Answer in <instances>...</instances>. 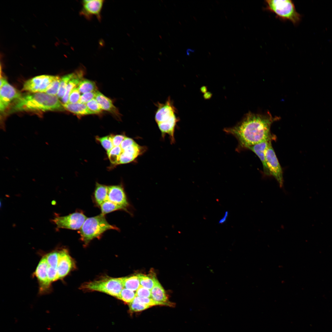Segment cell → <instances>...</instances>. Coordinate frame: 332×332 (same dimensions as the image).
<instances>
[{
    "instance_id": "cell-1",
    "label": "cell",
    "mask_w": 332,
    "mask_h": 332,
    "mask_svg": "<svg viewBox=\"0 0 332 332\" xmlns=\"http://www.w3.org/2000/svg\"><path fill=\"white\" fill-rule=\"evenodd\" d=\"M269 113L265 115L248 113L235 126L224 129L227 133L233 135L239 142L238 149H247L251 145L266 141L276 140L272 134V124L279 120Z\"/></svg>"
},
{
    "instance_id": "cell-2",
    "label": "cell",
    "mask_w": 332,
    "mask_h": 332,
    "mask_svg": "<svg viewBox=\"0 0 332 332\" xmlns=\"http://www.w3.org/2000/svg\"><path fill=\"white\" fill-rule=\"evenodd\" d=\"M65 110L57 96L45 93H30L22 95L13 102L9 113L21 112Z\"/></svg>"
},
{
    "instance_id": "cell-3",
    "label": "cell",
    "mask_w": 332,
    "mask_h": 332,
    "mask_svg": "<svg viewBox=\"0 0 332 332\" xmlns=\"http://www.w3.org/2000/svg\"><path fill=\"white\" fill-rule=\"evenodd\" d=\"M157 109L155 120L162 135L166 134L170 137L172 143L175 142V129L178 119L176 115V110L170 97L164 103L156 104Z\"/></svg>"
},
{
    "instance_id": "cell-4",
    "label": "cell",
    "mask_w": 332,
    "mask_h": 332,
    "mask_svg": "<svg viewBox=\"0 0 332 332\" xmlns=\"http://www.w3.org/2000/svg\"><path fill=\"white\" fill-rule=\"evenodd\" d=\"M110 229L118 230V228L111 225L106 220L105 215L101 214L87 218L80 229L81 239L87 246L93 239L99 238L106 231Z\"/></svg>"
},
{
    "instance_id": "cell-5",
    "label": "cell",
    "mask_w": 332,
    "mask_h": 332,
    "mask_svg": "<svg viewBox=\"0 0 332 332\" xmlns=\"http://www.w3.org/2000/svg\"><path fill=\"white\" fill-rule=\"evenodd\" d=\"M264 10L273 13L283 21H289L297 25L300 22L302 16L296 11L294 3L291 0L265 1Z\"/></svg>"
},
{
    "instance_id": "cell-6",
    "label": "cell",
    "mask_w": 332,
    "mask_h": 332,
    "mask_svg": "<svg viewBox=\"0 0 332 332\" xmlns=\"http://www.w3.org/2000/svg\"><path fill=\"white\" fill-rule=\"evenodd\" d=\"M81 288L85 290L99 291L117 298L124 288L122 278L108 276L85 283Z\"/></svg>"
},
{
    "instance_id": "cell-7",
    "label": "cell",
    "mask_w": 332,
    "mask_h": 332,
    "mask_svg": "<svg viewBox=\"0 0 332 332\" xmlns=\"http://www.w3.org/2000/svg\"><path fill=\"white\" fill-rule=\"evenodd\" d=\"M38 254L41 258L35 271L32 275L36 278L38 285V294L39 295L49 294L53 290L52 283L50 282L47 274V263L45 256L41 251Z\"/></svg>"
},
{
    "instance_id": "cell-8",
    "label": "cell",
    "mask_w": 332,
    "mask_h": 332,
    "mask_svg": "<svg viewBox=\"0 0 332 332\" xmlns=\"http://www.w3.org/2000/svg\"><path fill=\"white\" fill-rule=\"evenodd\" d=\"M59 77L58 76L48 75L34 77L24 82L22 90L30 93H45L53 82Z\"/></svg>"
},
{
    "instance_id": "cell-9",
    "label": "cell",
    "mask_w": 332,
    "mask_h": 332,
    "mask_svg": "<svg viewBox=\"0 0 332 332\" xmlns=\"http://www.w3.org/2000/svg\"><path fill=\"white\" fill-rule=\"evenodd\" d=\"M271 142H269L265 151L266 163L271 176L275 179L280 187L282 188L283 184V171L272 146Z\"/></svg>"
},
{
    "instance_id": "cell-10",
    "label": "cell",
    "mask_w": 332,
    "mask_h": 332,
    "mask_svg": "<svg viewBox=\"0 0 332 332\" xmlns=\"http://www.w3.org/2000/svg\"><path fill=\"white\" fill-rule=\"evenodd\" d=\"M87 217L81 212H76L65 216H56L52 220L58 228L80 229Z\"/></svg>"
},
{
    "instance_id": "cell-11",
    "label": "cell",
    "mask_w": 332,
    "mask_h": 332,
    "mask_svg": "<svg viewBox=\"0 0 332 332\" xmlns=\"http://www.w3.org/2000/svg\"><path fill=\"white\" fill-rule=\"evenodd\" d=\"M22 94L10 84L4 78L0 79V111L3 113L10 104L19 98Z\"/></svg>"
},
{
    "instance_id": "cell-12",
    "label": "cell",
    "mask_w": 332,
    "mask_h": 332,
    "mask_svg": "<svg viewBox=\"0 0 332 332\" xmlns=\"http://www.w3.org/2000/svg\"><path fill=\"white\" fill-rule=\"evenodd\" d=\"M73 259L66 248L59 247L57 269L58 280H63L74 268Z\"/></svg>"
},
{
    "instance_id": "cell-13",
    "label": "cell",
    "mask_w": 332,
    "mask_h": 332,
    "mask_svg": "<svg viewBox=\"0 0 332 332\" xmlns=\"http://www.w3.org/2000/svg\"><path fill=\"white\" fill-rule=\"evenodd\" d=\"M104 3V1L102 0H83L81 2L82 6L80 14L88 20L95 16L100 21Z\"/></svg>"
},
{
    "instance_id": "cell-14",
    "label": "cell",
    "mask_w": 332,
    "mask_h": 332,
    "mask_svg": "<svg viewBox=\"0 0 332 332\" xmlns=\"http://www.w3.org/2000/svg\"><path fill=\"white\" fill-rule=\"evenodd\" d=\"M41 251L46 259L47 275L49 281L52 283L58 281L57 269L59 247H56L48 252Z\"/></svg>"
},
{
    "instance_id": "cell-15",
    "label": "cell",
    "mask_w": 332,
    "mask_h": 332,
    "mask_svg": "<svg viewBox=\"0 0 332 332\" xmlns=\"http://www.w3.org/2000/svg\"><path fill=\"white\" fill-rule=\"evenodd\" d=\"M108 200L122 207L126 211L130 206L124 189L120 185L108 186Z\"/></svg>"
},
{
    "instance_id": "cell-16",
    "label": "cell",
    "mask_w": 332,
    "mask_h": 332,
    "mask_svg": "<svg viewBox=\"0 0 332 332\" xmlns=\"http://www.w3.org/2000/svg\"><path fill=\"white\" fill-rule=\"evenodd\" d=\"M266 141L262 142L248 147L247 149L253 152L261 160L263 166L264 174L267 176H271L265 160V151L270 141Z\"/></svg>"
},
{
    "instance_id": "cell-17",
    "label": "cell",
    "mask_w": 332,
    "mask_h": 332,
    "mask_svg": "<svg viewBox=\"0 0 332 332\" xmlns=\"http://www.w3.org/2000/svg\"><path fill=\"white\" fill-rule=\"evenodd\" d=\"M95 99L102 110L110 112L117 118H120L121 115L118 109L113 105L110 99L98 90L97 92Z\"/></svg>"
},
{
    "instance_id": "cell-18",
    "label": "cell",
    "mask_w": 332,
    "mask_h": 332,
    "mask_svg": "<svg viewBox=\"0 0 332 332\" xmlns=\"http://www.w3.org/2000/svg\"><path fill=\"white\" fill-rule=\"evenodd\" d=\"M151 298L154 301L160 303L163 305L169 306L174 305L168 301L167 294L158 280L151 290Z\"/></svg>"
},
{
    "instance_id": "cell-19",
    "label": "cell",
    "mask_w": 332,
    "mask_h": 332,
    "mask_svg": "<svg viewBox=\"0 0 332 332\" xmlns=\"http://www.w3.org/2000/svg\"><path fill=\"white\" fill-rule=\"evenodd\" d=\"M83 75L84 71L82 69H79L75 72V75L68 83L65 94L61 99L63 104L68 103L69 98L71 92L77 86L83 78Z\"/></svg>"
},
{
    "instance_id": "cell-20",
    "label": "cell",
    "mask_w": 332,
    "mask_h": 332,
    "mask_svg": "<svg viewBox=\"0 0 332 332\" xmlns=\"http://www.w3.org/2000/svg\"><path fill=\"white\" fill-rule=\"evenodd\" d=\"M65 110L79 116L95 114L90 110L86 104L78 102L74 104H63Z\"/></svg>"
},
{
    "instance_id": "cell-21",
    "label": "cell",
    "mask_w": 332,
    "mask_h": 332,
    "mask_svg": "<svg viewBox=\"0 0 332 332\" xmlns=\"http://www.w3.org/2000/svg\"><path fill=\"white\" fill-rule=\"evenodd\" d=\"M108 186L96 183L94 192V198L96 204L100 205L108 200Z\"/></svg>"
},
{
    "instance_id": "cell-22",
    "label": "cell",
    "mask_w": 332,
    "mask_h": 332,
    "mask_svg": "<svg viewBox=\"0 0 332 332\" xmlns=\"http://www.w3.org/2000/svg\"><path fill=\"white\" fill-rule=\"evenodd\" d=\"M138 276L140 283L141 286L151 290L155 285L157 281L155 274L153 272L148 275L139 274Z\"/></svg>"
},
{
    "instance_id": "cell-23",
    "label": "cell",
    "mask_w": 332,
    "mask_h": 332,
    "mask_svg": "<svg viewBox=\"0 0 332 332\" xmlns=\"http://www.w3.org/2000/svg\"><path fill=\"white\" fill-rule=\"evenodd\" d=\"M77 87L81 93L82 94L97 91L95 83L91 80L83 78L80 81Z\"/></svg>"
},
{
    "instance_id": "cell-24",
    "label": "cell",
    "mask_w": 332,
    "mask_h": 332,
    "mask_svg": "<svg viewBox=\"0 0 332 332\" xmlns=\"http://www.w3.org/2000/svg\"><path fill=\"white\" fill-rule=\"evenodd\" d=\"M124 288L133 291L136 290L140 286V281L137 275L122 278Z\"/></svg>"
},
{
    "instance_id": "cell-25",
    "label": "cell",
    "mask_w": 332,
    "mask_h": 332,
    "mask_svg": "<svg viewBox=\"0 0 332 332\" xmlns=\"http://www.w3.org/2000/svg\"><path fill=\"white\" fill-rule=\"evenodd\" d=\"M75 74V72L65 75L61 77L59 90L57 95L59 99L61 100L63 97L68 83Z\"/></svg>"
},
{
    "instance_id": "cell-26",
    "label": "cell",
    "mask_w": 332,
    "mask_h": 332,
    "mask_svg": "<svg viewBox=\"0 0 332 332\" xmlns=\"http://www.w3.org/2000/svg\"><path fill=\"white\" fill-rule=\"evenodd\" d=\"M101 214L105 215L111 212L117 210H123L125 209L122 207L117 204L108 200L104 202L101 205Z\"/></svg>"
},
{
    "instance_id": "cell-27",
    "label": "cell",
    "mask_w": 332,
    "mask_h": 332,
    "mask_svg": "<svg viewBox=\"0 0 332 332\" xmlns=\"http://www.w3.org/2000/svg\"><path fill=\"white\" fill-rule=\"evenodd\" d=\"M136 296V293L134 291L123 288L117 298L129 304L133 301Z\"/></svg>"
},
{
    "instance_id": "cell-28",
    "label": "cell",
    "mask_w": 332,
    "mask_h": 332,
    "mask_svg": "<svg viewBox=\"0 0 332 332\" xmlns=\"http://www.w3.org/2000/svg\"><path fill=\"white\" fill-rule=\"evenodd\" d=\"M121 152L122 149L120 146L113 147L111 150L107 152L108 158L112 164L117 165Z\"/></svg>"
},
{
    "instance_id": "cell-29",
    "label": "cell",
    "mask_w": 332,
    "mask_h": 332,
    "mask_svg": "<svg viewBox=\"0 0 332 332\" xmlns=\"http://www.w3.org/2000/svg\"><path fill=\"white\" fill-rule=\"evenodd\" d=\"M96 138L97 140L100 143L107 152L111 150L114 147L112 142L111 135L102 137L97 136Z\"/></svg>"
},
{
    "instance_id": "cell-30",
    "label": "cell",
    "mask_w": 332,
    "mask_h": 332,
    "mask_svg": "<svg viewBox=\"0 0 332 332\" xmlns=\"http://www.w3.org/2000/svg\"><path fill=\"white\" fill-rule=\"evenodd\" d=\"M132 302L138 303L151 307L155 305H163L161 303L154 301L150 298L136 296Z\"/></svg>"
},
{
    "instance_id": "cell-31",
    "label": "cell",
    "mask_w": 332,
    "mask_h": 332,
    "mask_svg": "<svg viewBox=\"0 0 332 332\" xmlns=\"http://www.w3.org/2000/svg\"><path fill=\"white\" fill-rule=\"evenodd\" d=\"M86 104L88 109L95 114L100 113L102 112V109L95 98L93 99Z\"/></svg>"
},
{
    "instance_id": "cell-32",
    "label": "cell",
    "mask_w": 332,
    "mask_h": 332,
    "mask_svg": "<svg viewBox=\"0 0 332 332\" xmlns=\"http://www.w3.org/2000/svg\"><path fill=\"white\" fill-rule=\"evenodd\" d=\"M61 77L54 80L47 90L45 93L53 96H57L59 87Z\"/></svg>"
},
{
    "instance_id": "cell-33",
    "label": "cell",
    "mask_w": 332,
    "mask_h": 332,
    "mask_svg": "<svg viewBox=\"0 0 332 332\" xmlns=\"http://www.w3.org/2000/svg\"><path fill=\"white\" fill-rule=\"evenodd\" d=\"M81 96V93L77 87L75 88L72 91L70 94L68 103L74 104L79 102Z\"/></svg>"
},
{
    "instance_id": "cell-34",
    "label": "cell",
    "mask_w": 332,
    "mask_h": 332,
    "mask_svg": "<svg viewBox=\"0 0 332 332\" xmlns=\"http://www.w3.org/2000/svg\"><path fill=\"white\" fill-rule=\"evenodd\" d=\"M136 296L151 298V290L140 285L136 291Z\"/></svg>"
},
{
    "instance_id": "cell-35",
    "label": "cell",
    "mask_w": 332,
    "mask_h": 332,
    "mask_svg": "<svg viewBox=\"0 0 332 332\" xmlns=\"http://www.w3.org/2000/svg\"><path fill=\"white\" fill-rule=\"evenodd\" d=\"M97 91L82 94L81 95L79 102L86 104L93 99L95 98Z\"/></svg>"
},
{
    "instance_id": "cell-36",
    "label": "cell",
    "mask_w": 332,
    "mask_h": 332,
    "mask_svg": "<svg viewBox=\"0 0 332 332\" xmlns=\"http://www.w3.org/2000/svg\"><path fill=\"white\" fill-rule=\"evenodd\" d=\"M129 304L130 310L133 312H139L146 309L151 306L138 303L132 302Z\"/></svg>"
},
{
    "instance_id": "cell-37",
    "label": "cell",
    "mask_w": 332,
    "mask_h": 332,
    "mask_svg": "<svg viewBox=\"0 0 332 332\" xmlns=\"http://www.w3.org/2000/svg\"><path fill=\"white\" fill-rule=\"evenodd\" d=\"M112 142L114 147L120 146L125 136L123 135H111Z\"/></svg>"
},
{
    "instance_id": "cell-38",
    "label": "cell",
    "mask_w": 332,
    "mask_h": 332,
    "mask_svg": "<svg viewBox=\"0 0 332 332\" xmlns=\"http://www.w3.org/2000/svg\"><path fill=\"white\" fill-rule=\"evenodd\" d=\"M228 211H225L223 216L219 220L218 223L219 224H222L225 223L228 217Z\"/></svg>"
},
{
    "instance_id": "cell-39",
    "label": "cell",
    "mask_w": 332,
    "mask_h": 332,
    "mask_svg": "<svg viewBox=\"0 0 332 332\" xmlns=\"http://www.w3.org/2000/svg\"><path fill=\"white\" fill-rule=\"evenodd\" d=\"M194 50L192 49H188L187 50V52H186L187 55H189V54H190L191 53H192V52H194Z\"/></svg>"
}]
</instances>
